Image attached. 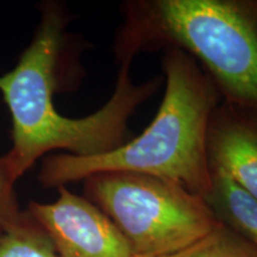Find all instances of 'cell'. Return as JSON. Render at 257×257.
Instances as JSON below:
<instances>
[{
	"instance_id": "6da1fadb",
	"label": "cell",
	"mask_w": 257,
	"mask_h": 257,
	"mask_svg": "<svg viewBox=\"0 0 257 257\" xmlns=\"http://www.w3.org/2000/svg\"><path fill=\"white\" fill-rule=\"evenodd\" d=\"M69 15L59 3L41 6V19L15 68L0 76V92L12 118V148L6 155L18 178L53 150L95 156L130 140L128 120L162 85V76L136 85L130 63L119 64L114 89L99 110L83 118L64 117L54 104Z\"/></svg>"
},
{
	"instance_id": "7a4b0ae2",
	"label": "cell",
	"mask_w": 257,
	"mask_h": 257,
	"mask_svg": "<svg viewBox=\"0 0 257 257\" xmlns=\"http://www.w3.org/2000/svg\"><path fill=\"white\" fill-rule=\"evenodd\" d=\"M162 69L165 95L140 136L100 155L48 156L38 173L41 185L59 188L98 173L134 172L172 180L206 197L211 188L207 126L221 98L197 61L181 49L163 50Z\"/></svg>"
},
{
	"instance_id": "3957f363",
	"label": "cell",
	"mask_w": 257,
	"mask_h": 257,
	"mask_svg": "<svg viewBox=\"0 0 257 257\" xmlns=\"http://www.w3.org/2000/svg\"><path fill=\"white\" fill-rule=\"evenodd\" d=\"M113 42L119 64L178 48L221 100L257 111V0H126Z\"/></svg>"
},
{
	"instance_id": "277c9868",
	"label": "cell",
	"mask_w": 257,
	"mask_h": 257,
	"mask_svg": "<svg viewBox=\"0 0 257 257\" xmlns=\"http://www.w3.org/2000/svg\"><path fill=\"white\" fill-rule=\"evenodd\" d=\"M83 182L85 198L120 231L134 257L173 255L220 223L204 198L172 180L143 173L106 172Z\"/></svg>"
},
{
	"instance_id": "5b68a950",
	"label": "cell",
	"mask_w": 257,
	"mask_h": 257,
	"mask_svg": "<svg viewBox=\"0 0 257 257\" xmlns=\"http://www.w3.org/2000/svg\"><path fill=\"white\" fill-rule=\"evenodd\" d=\"M54 202H31L29 213L46 230L59 257H134L131 246L106 214L66 186Z\"/></svg>"
},
{
	"instance_id": "8992f818",
	"label": "cell",
	"mask_w": 257,
	"mask_h": 257,
	"mask_svg": "<svg viewBox=\"0 0 257 257\" xmlns=\"http://www.w3.org/2000/svg\"><path fill=\"white\" fill-rule=\"evenodd\" d=\"M210 173H223L257 199V111L221 100L206 134Z\"/></svg>"
},
{
	"instance_id": "52a82bcc",
	"label": "cell",
	"mask_w": 257,
	"mask_h": 257,
	"mask_svg": "<svg viewBox=\"0 0 257 257\" xmlns=\"http://www.w3.org/2000/svg\"><path fill=\"white\" fill-rule=\"evenodd\" d=\"M220 223L257 248V199L223 173H212L204 198Z\"/></svg>"
},
{
	"instance_id": "ba28073f",
	"label": "cell",
	"mask_w": 257,
	"mask_h": 257,
	"mask_svg": "<svg viewBox=\"0 0 257 257\" xmlns=\"http://www.w3.org/2000/svg\"><path fill=\"white\" fill-rule=\"evenodd\" d=\"M0 257H59L46 230L30 213H17L0 234Z\"/></svg>"
},
{
	"instance_id": "9c48e42d",
	"label": "cell",
	"mask_w": 257,
	"mask_h": 257,
	"mask_svg": "<svg viewBox=\"0 0 257 257\" xmlns=\"http://www.w3.org/2000/svg\"><path fill=\"white\" fill-rule=\"evenodd\" d=\"M161 257H257V248L223 223L181 251Z\"/></svg>"
},
{
	"instance_id": "30bf717a",
	"label": "cell",
	"mask_w": 257,
	"mask_h": 257,
	"mask_svg": "<svg viewBox=\"0 0 257 257\" xmlns=\"http://www.w3.org/2000/svg\"><path fill=\"white\" fill-rule=\"evenodd\" d=\"M19 178L9 156H0V234L6 224L17 214L15 201V184Z\"/></svg>"
}]
</instances>
